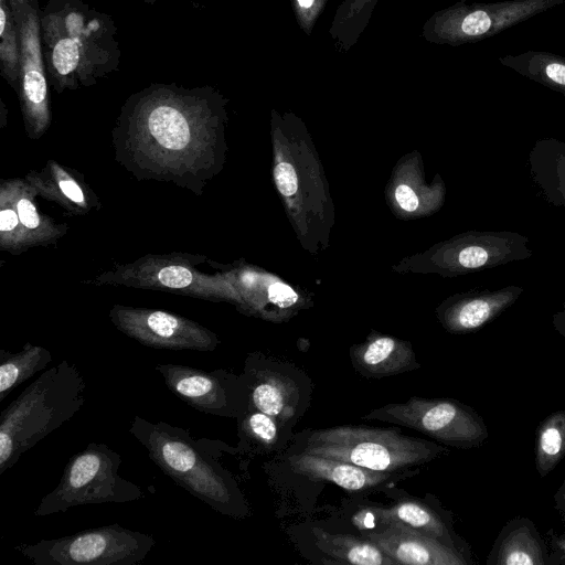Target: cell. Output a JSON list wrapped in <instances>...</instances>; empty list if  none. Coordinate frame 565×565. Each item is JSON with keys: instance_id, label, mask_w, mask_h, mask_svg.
Listing matches in <instances>:
<instances>
[{"instance_id": "obj_25", "label": "cell", "mask_w": 565, "mask_h": 565, "mask_svg": "<svg viewBox=\"0 0 565 565\" xmlns=\"http://www.w3.org/2000/svg\"><path fill=\"white\" fill-rule=\"evenodd\" d=\"M535 469L541 478L550 475L565 457V409L545 416L535 429Z\"/></svg>"}, {"instance_id": "obj_12", "label": "cell", "mask_w": 565, "mask_h": 565, "mask_svg": "<svg viewBox=\"0 0 565 565\" xmlns=\"http://www.w3.org/2000/svg\"><path fill=\"white\" fill-rule=\"evenodd\" d=\"M164 384L192 408L215 416H235L243 409L241 381L224 370L205 371L188 365H154Z\"/></svg>"}, {"instance_id": "obj_14", "label": "cell", "mask_w": 565, "mask_h": 565, "mask_svg": "<svg viewBox=\"0 0 565 565\" xmlns=\"http://www.w3.org/2000/svg\"><path fill=\"white\" fill-rule=\"evenodd\" d=\"M364 536L395 561L396 564H473L470 556L463 552L401 523H388L384 529L365 533Z\"/></svg>"}, {"instance_id": "obj_24", "label": "cell", "mask_w": 565, "mask_h": 565, "mask_svg": "<svg viewBox=\"0 0 565 565\" xmlns=\"http://www.w3.org/2000/svg\"><path fill=\"white\" fill-rule=\"evenodd\" d=\"M52 359L47 349L31 343L15 353L0 350V402L18 385L43 371Z\"/></svg>"}, {"instance_id": "obj_26", "label": "cell", "mask_w": 565, "mask_h": 565, "mask_svg": "<svg viewBox=\"0 0 565 565\" xmlns=\"http://www.w3.org/2000/svg\"><path fill=\"white\" fill-rule=\"evenodd\" d=\"M20 43L18 29L8 0H0V71L15 90L20 89Z\"/></svg>"}, {"instance_id": "obj_35", "label": "cell", "mask_w": 565, "mask_h": 565, "mask_svg": "<svg viewBox=\"0 0 565 565\" xmlns=\"http://www.w3.org/2000/svg\"><path fill=\"white\" fill-rule=\"evenodd\" d=\"M553 327L565 339V300L563 309L553 315Z\"/></svg>"}, {"instance_id": "obj_27", "label": "cell", "mask_w": 565, "mask_h": 565, "mask_svg": "<svg viewBox=\"0 0 565 565\" xmlns=\"http://www.w3.org/2000/svg\"><path fill=\"white\" fill-rule=\"evenodd\" d=\"M239 431L265 447H270L277 439L276 418L253 407L239 424Z\"/></svg>"}, {"instance_id": "obj_9", "label": "cell", "mask_w": 565, "mask_h": 565, "mask_svg": "<svg viewBox=\"0 0 565 565\" xmlns=\"http://www.w3.org/2000/svg\"><path fill=\"white\" fill-rule=\"evenodd\" d=\"M205 259L202 255L179 252L146 255L132 263L117 265L100 275L97 281L212 300L222 295L217 279L199 269Z\"/></svg>"}, {"instance_id": "obj_29", "label": "cell", "mask_w": 565, "mask_h": 565, "mask_svg": "<svg viewBox=\"0 0 565 565\" xmlns=\"http://www.w3.org/2000/svg\"><path fill=\"white\" fill-rule=\"evenodd\" d=\"M274 177L279 192L285 196H290L298 189L297 174L295 168L288 162H280L275 167Z\"/></svg>"}, {"instance_id": "obj_31", "label": "cell", "mask_w": 565, "mask_h": 565, "mask_svg": "<svg viewBox=\"0 0 565 565\" xmlns=\"http://www.w3.org/2000/svg\"><path fill=\"white\" fill-rule=\"evenodd\" d=\"M296 4L301 25L309 32L318 12L323 6V0H296Z\"/></svg>"}, {"instance_id": "obj_18", "label": "cell", "mask_w": 565, "mask_h": 565, "mask_svg": "<svg viewBox=\"0 0 565 565\" xmlns=\"http://www.w3.org/2000/svg\"><path fill=\"white\" fill-rule=\"evenodd\" d=\"M26 181L38 194L54 201L71 214H85L97 206L96 196L84 181L79 180V174L66 170L54 161H50L41 172H30Z\"/></svg>"}, {"instance_id": "obj_23", "label": "cell", "mask_w": 565, "mask_h": 565, "mask_svg": "<svg viewBox=\"0 0 565 565\" xmlns=\"http://www.w3.org/2000/svg\"><path fill=\"white\" fill-rule=\"evenodd\" d=\"M249 387V405L254 408L280 420L294 416L296 388L287 379L271 372H257Z\"/></svg>"}, {"instance_id": "obj_2", "label": "cell", "mask_w": 565, "mask_h": 565, "mask_svg": "<svg viewBox=\"0 0 565 565\" xmlns=\"http://www.w3.org/2000/svg\"><path fill=\"white\" fill-rule=\"evenodd\" d=\"M49 86L61 94L96 85L117 71L114 19L83 0H47L40 10Z\"/></svg>"}, {"instance_id": "obj_19", "label": "cell", "mask_w": 565, "mask_h": 565, "mask_svg": "<svg viewBox=\"0 0 565 565\" xmlns=\"http://www.w3.org/2000/svg\"><path fill=\"white\" fill-rule=\"evenodd\" d=\"M0 194L4 195L14 206L28 248L55 243L65 234V224H57L40 213L35 203L38 193L28 181L21 179L2 181Z\"/></svg>"}, {"instance_id": "obj_34", "label": "cell", "mask_w": 565, "mask_h": 565, "mask_svg": "<svg viewBox=\"0 0 565 565\" xmlns=\"http://www.w3.org/2000/svg\"><path fill=\"white\" fill-rule=\"evenodd\" d=\"M554 508L558 512L562 522L565 525V477L554 493Z\"/></svg>"}, {"instance_id": "obj_4", "label": "cell", "mask_w": 565, "mask_h": 565, "mask_svg": "<svg viewBox=\"0 0 565 565\" xmlns=\"http://www.w3.org/2000/svg\"><path fill=\"white\" fill-rule=\"evenodd\" d=\"M129 433L146 448L149 458L178 486L215 511L236 515L239 494L221 465L203 447V440L164 422L136 415Z\"/></svg>"}, {"instance_id": "obj_32", "label": "cell", "mask_w": 565, "mask_h": 565, "mask_svg": "<svg viewBox=\"0 0 565 565\" xmlns=\"http://www.w3.org/2000/svg\"><path fill=\"white\" fill-rule=\"evenodd\" d=\"M548 565H563L565 564V533H556L550 530L548 539Z\"/></svg>"}, {"instance_id": "obj_36", "label": "cell", "mask_w": 565, "mask_h": 565, "mask_svg": "<svg viewBox=\"0 0 565 565\" xmlns=\"http://www.w3.org/2000/svg\"><path fill=\"white\" fill-rule=\"evenodd\" d=\"M142 1H145V2H146V3H148V4H153V3H156V2H157V0H142Z\"/></svg>"}, {"instance_id": "obj_13", "label": "cell", "mask_w": 565, "mask_h": 565, "mask_svg": "<svg viewBox=\"0 0 565 565\" xmlns=\"http://www.w3.org/2000/svg\"><path fill=\"white\" fill-rule=\"evenodd\" d=\"M555 2L557 0H523L476 9L451 8L434 18L431 34L448 43L470 41L491 35Z\"/></svg>"}, {"instance_id": "obj_16", "label": "cell", "mask_w": 565, "mask_h": 565, "mask_svg": "<svg viewBox=\"0 0 565 565\" xmlns=\"http://www.w3.org/2000/svg\"><path fill=\"white\" fill-rule=\"evenodd\" d=\"M291 469L311 480H326L348 490L360 491L397 479L399 475L363 468L343 460L301 451L289 458Z\"/></svg>"}, {"instance_id": "obj_6", "label": "cell", "mask_w": 565, "mask_h": 565, "mask_svg": "<svg viewBox=\"0 0 565 565\" xmlns=\"http://www.w3.org/2000/svg\"><path fill=\"white\" fill-rule=\"evenodd\" d=\"M120 455L106 444L89 443L73 455L57 486L34 509L35 516L65 512L84 504L127 503L145 497L143 490L118 473Z\"/></svg>"}, {"instance_id": "obj_1", "label": "cell", "mask_w": 565, "mask_h": 565, "mask_svg": "<svg viewBox=\"0 0 565 565\" xmlns=\"http://www.w3.org/2000/svg\"><path fill=\"white\" fill-rule=\"evenodd\" d=\"M224 105L212 86L150 84L121 106L111 131L115 158L138 180L201 195L217 172Z\"/></svg>"}, {"instance_id": "obj_21", "label": "cell", "mask_w": 565, "mask_h": 565, "mask_svg": "<svg viewBox=\"0 0 565 565\" xmlns=\"http://www.w3.org/2000/svg\"><path fill=\"white\" fill-rule=\"evenodd\" d=\"M367 513L375 515L379 522L384 525L388 523L404 524L469 555L468 551L459 546L458 539L446 521L437 512L420 502L402 501L391 508L369 509Z\"/></svg>"}, {"instance_id": "obj_15", "label": "cell", "mask_w": 565, "mask_h": 565, "mask_svg": "<svg viewBox=\"0 0 565 565\" xmlns=\"http://www.w3.org/2000/svg\"><path fill=\"white\" fill-rule=\"evenodd\" d=\"M548 545L535 523L525 516L510 519L498 533L487 565H548Z\"/></svg>"}, {"instance_id": "obj_7", "label": "cell", "mask_w": 565, "mask_h": 565, "mask_svg": "<svg viewBox=\"0 0 565 565\" xmlns=\"http://www.w3.org/2000/svg\"><path fill=\"white\" fill-rule=\"evenodd\" d=\"M154 545L152 535L114 523L14 548L36 565H138Z\"/></svg>"}, {"instance_id": "obj_11", "label": "cell", "mask_w": 565, "mask_h": 565, "mask_svg": "<svg viewBox=\"0 0 565 565\" xmlns=\"http://www.w3.org/2000/svg\"><path fill=\"white\" fill-rule=\"evenodd\" d=\"M109 319L119 331L149 348L210 352L220 343L204 326L162 310L115 305Z\"/></svg>"}, {"instance_id": "obj_17", "label": "cell", "mask_w": 565, "mask_h": 565, "mask_svg": "<svg viewBox=\"0 0 565 565\" xmlns=\"http://www.w3.org/2000/svg\"><path fill=\"white\" fill-rule=\"evenodd\" d=\"M522 294V287L512 285L467 295L448 312L447 326L459 333L479 330L512 307Z\"/></svg>"}, {"instance_id": "obj_5", "label": "cell", "mask_w": 565, "mask_h": 565, "mask_svg": "<svg viewBox=\"0 0 565 565\" xmlns=\"http://www.w3.org/2000/svg\"><path fill=\"white\" fill-rule=\"evenodd\" d=\"M302 451L394 473L449 452L441 445L404 436L392 428L362 426L313 430L307 437Z\"/></svg>"}, {"instance_id": "obj_22", "label": "cell", "mask_w": 565, "mask_h": 565, "mask_svg": "<svg viewBox=\"0 0 565 565\" xmlns=\"http://www.w3.org/2000/svg\"><path fill=\"white\" fill-rule=\"evenodd\" d=\"M317 546L337 563L355 565H394L390 556L372 541L351 534H333L313 529Z\"/></svg>"}, {"instance_id": "obj_33", "label": "cell", "mask_w": 565, "mask_h": 565, "mask_svg": "<svg viewBox=\"0 0 565 565\" xmlns=\"http://www.w3.org/2000/svg\"><path fill=\"white\" fill-rule=\"evenodd\" d=\"M395 198L401 207L412 212L418 206V199L415 192L406 184H401L395 191Z\"/></svg>"}, {"instance_id": "obj_30", "label": "cell", "mask_w": 565, "mask_h": 565, "mask_svg": "<svg viewBox=\"0 0 565 565\" xmlns=\"http://www.w3.org/2000/svg\"><path fill=\"white\" fill-rule=\"evenodd\" d=\"M268 299L280 308L296 303L298 295L286 284L274 282L268 287Z\"/></svg>"}, {"instance_id": "obj_3", "label": "cell", "mask_w": 565, "mask_h": 565, "mask_svg": "<svg viewBox=\"0 0 565 565\" xmlns=\"http://www.w3.org/2000/svg\"><path fill=\"white\" fill-rule=\"evenodd\" d=\"M86 384L66 360L45 370L0 413V476L84 406Z\"/></svg>"}, {"instance_id": "obj_8", "label": "cell", "mask_w": 565, "mask_h": 565, "mask_svg": "<svg viewBox=\"0 0 565 565\" xmlns=\"http://www.w3.org/2000/svg\"><path fill=\"white\" fill-rule=\"evenodd\" d=\"M364 418L402 425L460 449L479 448L489 438L482 416L451 398L412 397L405 403L376 408Z\"/></svg>"}, {"instance_id": "obj_20", "label": "cell", "mask_w": 565, "mask_h": 565, "mask_svg": "<svg viewBox=\"0 0 565 565\" xmlns=\"http://www.w3.org/2000/svg\"><path fill=\"white\" fill-rule=\"evenodd\" d=\"M354 369L366 377H384L416 370L412 348L390 337H375L351 351Z\"/></svg>"}, {"instance_id": "obj_10", "label": "cell", "mask_w": 565, "mask_h": 565, "mask_svg": "<svg viewBox=\"0 0 565 565\" xmlns=\"http://www.w3.org/2000/svg\"><path fill=\"white\" fill-rule=\"evenodd\" d=\"M20 43V89L17 93L28 136L39 139L51 125L39 0H8Z\"/></svg>"}, {"instance_id": "obj_28", "label": "cell", "mask_w": 565, "mask_h": 565, "mask_svg": "<svg viewBox=\"0 0 565 565\" xmlns=\"http://www.w3.org/2000/svg\"><path fill=\"white\" fill-rule=\"evenodd\" d=\"M370 2H374V0H347V4L339 8L340 21L338 24L333 25L334 28L339 26H352L359 34V23L362 19L369 17V4Z\"/></svg>"}]
</instances>
